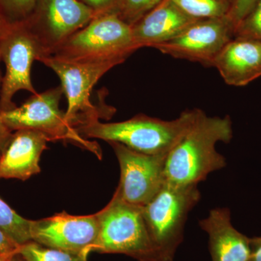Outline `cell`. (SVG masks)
<instances>
[{
  "label": "cell",
  "mask_w": 261,
  "mask_h": 261,
  "mask_svg": "<svg viewBox=\"0 0 261 261\" xmlns=\"http://www.w3.org/2000/svg\"><path fill=\"white\" fill-rule=\"evenodd\" d=\"M232 137L229 116H207L201 111L190 129L168 152L165 180L181 186L197 185L205 181L210 173L226 165L224 156L216 150V144L228 143Z\"/></svg>",
  "instance_id": "6da1fadb"
},
{
  "label": "cell",
  "mask_w": 261,
  "mask_h": 261,
  "mask_svg": "<svg viewBox=\"0 0 261 261\" xmlns=\"http://www.w3.org/2000/svg\"><path fill=\"white\" fill-rule=\"evenodd\" d=\"M201 111L186 110L172 121L142 114L116 123L96 121L76 130L84 138L118 142L141 153L168 154L190 129Z\"/></svg>",
  "instance_id": "7a4b0ae2"
},
{
  "label": "cell",
  "mask_w": 261,
  "mask_h": 261,
  "mask_svg": "<svg viewBox=\"0 0 261 261\" xmlns=\"http://www.w3.org/2000/svg\"><path fill=\"white\" fill-rule=\"evenodd\" d=\"M97 216L99 233L92 252L122 254L139 261H164L149 233L142 207L130 205L115 192Z\"/></svg>",
  "instance_id": "3957f363"
},
{
  "label": "cell",
  "mask_w": 261,
  "mask_h": 261,
  "mask_svg": "<svg viewBox=\"0 0 261 261\" xmlns=\"http://www.w3.org/2000/svg\"><path fill=\"white\" fill-rule=\"evenodd\" d=\"M38 61L51 68L61 81L68 101L65 118L70 126L78 128L99 118L110 119L116 112L115 108L108 106H94L90 100L91 92L103 75L122 62L75 61L56 56L43 57Z\"/></svg>",
  "instance_id": "277c9868"
},
{
  "label": "cell",
  "mask_w": 261,
  "mask_h": 261,
  "mask_svg": "<svg viewBox=\"0 0 261 261\" xmlns=\"http://www.w3.org/2000/svg\"><path fill=\"white\" fill-rule=\"evenodd\" d=\"M132 28L116 13L96 15L51 56L75 61H118L137 51Z\"/></svg>",
  "instance_id": "5b68a950"
},
{
  "label": "cell",
  "mask_w": 261,
  "mask_h": 261,
  "mask_svg": "<svg viewBox=\"0 0 261 261\" xmlns=\"http://www.w3.org/2000/svg\"><path fill=\"white\" fill-rule=\"evenodd\" d=\"M197 185H173L165 182L147 205L144 218L154 244L164 261H173L184 238L189 213L200 200Z\"/></svg>",
  "instance_id": "8992f818"
},
{
  "label": "cell",
  "mask_w": 261,
  "mask_h": 261,
  "mask_svg": "<svg viewBox=\"0 0 261 261\" xmlns=\"http://www.w3.org/2000/svg\"><path fill=\"white\" fill-rule=\"evenodd\" d=\"M63 94L61 85L33 94L20 107L3 111V123L11 132L33 130L46 136L49 142L69 141L102 159V150L97 142L84 138L65 121V112L60 108Z\"/></svg>",
  "instance_id": "52a82bcc"
},
{
  "label": "cell",
  "mask_w": 261,
  "mask_h": 261,
  "mask_svg": "<svg viewBox=\"0 0 261 261\" xmlns=\"http://www.w3.org/2000/svg\"><path fill=\"white\" fill-rule=\"evenodd\" d=\"M49 56L24 20L9 24L0 42V57L6 66L0 92V108L3 111L16 107L13 96L18 91L37 93L31 79L33 63Z\"/></svg>",
  "instance_id": "ba28073f"
},
{
  "label": "cell",
  "mask_w": 261,
  "mask_h": 261,
  "mask_svg": "<svg viewBox=\"0 0 261 261\" xmlns=\"http://www.w3.org/2000/svg\"><path fill=\"white\" fill-rule=\"evenodd\" d=\"M96 15L80 0H36L32 13L24 21L51 56Z\"/></svg>",
  "instance_id": "9c48e42d"
},
{
  "label": "cell",
  "mask_w": 261,
  "mask_h": 261,
  "mask_svg": "<svg viewBox=\"0 0 261 261\" xmlns=\"http://www.w3.org/2000/svg\"><path fill=\"white\" fill-rule=\"evenodd\" d=\"M119 163L121 178L116 193L130 205L144 207L164 185L168 154L141 153L118 142H108Z\"/></svg>",
  "instance_id": "30bf717a"
},
{
  "label": "cell",
  "mask_w": 261,
  "mask_h": 261,
  "mask_svg": "<svg viewBox=\"0 0 261 261\" xmlns=\"http://www.w3.org/2000/svg\"><path fill=\"white\" fill-rule=\"evenodd\" d=\"M233 29L227 18L200 19L177 37L154 48L178 59L213 67L216 57L230 40Z\"/></svg>",
  "instance_id": "8fae6325"
},
{
  "label": "cell",
  "mask_w": 261,
  "mask_h": 261,
  "mask_svg": "<svg viewBox=\"0 0 261 261\" xmlns=\"http://www.w3.org/2000/svg\"><path fill=\"white\" fill-rule=\"evenodd\" d=\"M99 233L97 214L72 216L62 212L31 221L32 241L72 253L92 252Z\"/></svg>",
  "instance_id": "7c38bea8"
},
{
  "label": "cell",
  "mask_w": 261,
  "mask_h": 261,
  "mask_svg": "<svg viewBox=\"0 0 261 261\" xmlns=\"http://www.w3.org/2000/svg\"><path fill=\"white\" fill-rule=\"evenodd\" d=\"M197 20L172 0H163L130 27L135 47L154 48L177 37Z\"/></svg>",
  "instance_id": "4fadbf2b"
},
{
  "label": "cell",
  "mask_w": 261,
  "mask_h": 261,
  "mask_svg": "<svg viewBox=\"0 0 261 261\" xmlns=\"http://www.w3.org/2000/svg\"><path fill=\"white\" fill-rule=\"evenodd\" d=\"M49 139L33 130L13 132L6 148L0 154V179L25 181L41 172L39 161Z\"/></svg>",
  "instance_id": "5bb4252c"
},
{
  "label": "cell",
  "mask_w": 261,
  "mask_h": 261,
  "mask_svg": "<svg viewBox=\"0 0 261 261\" xmlns=\"http://www.w3.org/2000/svg\"><path fill=\"white\" fill-rule=\"evenodd\" d=\"M213 67L228 85H247L261 76V42L233 38L220 51Z\"/></svg>",
  "instance_id": "9a60e30c"
},
{
  "label": "cell",
  "mask_w": 261,
  "mask_h": 261,
  "mask_svg": "<svg viewBox=\"0 0 261 261\" xmlns=\"http://www.w3.org/2000/svg\"><path fill=\"white\" fill-rule=\"evenodd\" d=\"M199 224L208 236L212 261H250V238L233 227L228 208L213 209Z\"/></svg>",
  "instance_id": "2e32d148"
},
{
  "label": "cell",
  "mask_w": 261,
  "mask_h": 261,
  "mask_svg": "<svg viewBox=\"0 0 261 261\" xmlns=\"http://www.w3.org/2000/svg\"><path fill=\"white\" fill-rule=\"evenodd\" d=\"M31 221L15 212L0 197V230L18 246L32 241Z\"/></svg>",
  "instance_id": "e0dca14e"
},
{
  "label": "cell",
  "mask_w": 261,
  "mask_h": 261,
  "mask_svg": "<svg viewBox=\"0 0 261 261\" xmlns=\"http://www.w3.org/2000/svg\"><path fill=\"white\" fill-rule=\"evenodd\" d=\"M17 255L21 261H87L89 253H72L30 241L19 246Z\"/></svg>",
  "instance_id": "ac0fdd59"
},
{
  "label": "cell",
  "mask_w": 261,
  "mask_h": 261,
  "mask_svg": "<svg viewBox=\"0 0 261 261\" xmlns=\"http://www.w3.org/2000/svg\"><path fill=\"white\" fill-rule=\"evenodd\" d=\"M185 13L196 19L227 17L234 0H172Z\"/></svg>",
  "instance_id": "d6986e66"
},
{
  "label": "cell",
  "mask_w": 261,
  "mask_h": 261,
  "mask_svg": "<svg viewBox=\"0 0 261 261\" xmlns=\"http://www.w3.org/2000/svg\"><path fill=\"white\" fill-rule=\"evenodd\" d=\"M163 0H118L116 14L132 27Z\"/></svg>",
  "instance_id": "ffe728a7"
},
{
  "label": "cell",
  "mask_w": 261,
  "mask_h": 261,
  "mask_svg": "<svg viewBox=\"0 0 261 261\" xmlns=\"http://www.w3.org/2000/svg\"><path fill=\"white\" fill-rule=\"evenodd\" d=\"M233 38L261 42V0H258L248 15L235 29Z\"/></svg>",
  "instance_id": "44dd1931"
},
{
  "label": "cell",
  "mask_w": 261,
  "mask_h": 261,
  "mask_svg": "<svg viewBox=\"0 0 261 261\" xmlns=\"http://www.w3.org/2000/svg\"><path fill=\"white\" fill-rule=\"evenodd\" d=\"M36 0H0V15L9 23L25 20L32 13Z\"/></svg>",
  "instance_id": "7402d4cb"
},
{
  "label": "cell",
  "mask_w": 261,
  "mask_h": 261,
  "mask_svg": "<svg viewBox=\"0 0 261 261\" xmlns=\"http://www.w3.org/2000/svg\"><path fill=\"white\" fill-rule=\"evenodd\" d=\"M258 0H234L232 8L227 15L228 22L235 32V29L251 11Z\"/></svg>",
  "instance_id": "603a6c76"
},
{
  "label": "cell",
  "mask_w": 261,
  "mask_h": 261,
  "mask_svg": "<svg viewBox=\"0 0 261 261\" xmlns=\"http://www.w3.org/2000/svg\"><path fill=\"white\" fill-rule=\"evenodd\" d=\"M84 4L94 10L96 14L116 13L118 0H80Z\"/></svg>",
  "instance_id": "cb8c5ba5"
},
{
  "label": "cell",
  "mask_w": 261,
  "mask_h": 261,
  "mask_svg": "<svg viewBox=\"0 0 261 261\" xmlns=\"http://www.w3.org/2000/svg\"><path fill=\"white\" fill-rule=\"evenodd\" d=\"M2 60L0 57V63H1ZM3 75H2L1 69H0V92H1L2 84H3ZM2 111L0 108V154L6 148L8 142H10V138H11L13 132L8 130V128L5 126L3 123V120H2Z\"/></svg>",
  "instance_id": "d4e9b609"
},
{
  "label": "cell",
  "mask_w": 261,
  "mask_h": 261,
  "mask_svg": "<svg viewBox=\"0 0 261 261\" xmlns=\"http://www.w3.org/2000/svg\"><path fill=\"white\" fill-rule=\"evenodd\" d=\"M18 245L0 230V255H17Z\"/></svg>",
  "instance_id": "484cf974"
},
{
  "label": "cell",
  "mask_w": 261,
  "mask_h": 261,
  "mask_svg": "<svg viewBox=\"0 0 261 261\" xmlns=\"http://www.w3.org/2000/svg\"><path fill=\"white\" fill-rule=\"evenodd\" d=\"M250 261H261V238H250Z\"/></svg>",
  "instance_id": "4316f807"
},
{
  "label": "cell",
  "mask_w": 261,
  "mask_h": 261,
  "mask_svg": "<svg viewBox=\"0 0 261 261\" xmlns=\"http://www.w3.org/2000/svg\"><path fill=\"white\" fill-rule=\"evenodd\" d=\"M9 22L7 21L4 17L0 15V42H1L3 37H4L5 32L9 27Z\"/></svg>",
  "instance_id": "83f0119b"
},
{
  "label": "cell",
  "mask_w": 261,
  "mask_h": 261,
  "mask_svg": "<svg viewBox=\"0 0 261 261\" xmlns=\"http://www.w3.org/2000/svg\"><path fill=\"white\" fill-rule=\"evenodd\" d=\"M16 255H0V261H6Z\"/></svg>",
  "instance_id": "f1b7e54d"
},
{
  "label": "cell",
  "mask_w": 261,
  "mask_h": 261,
  "mask_svg": "<svg viewBox=\"0 0 261 261\" xmlns=\"http://www.w3.org/2000/svg\"><path fill=\"white\" fill-rule=\"evenodd\" d=\"M6 261H20V259L18 257V255H15V256L10 257V258L8 259V260Z\"/></svg>",
  "instance_id": "f546056e"
}]
</instances>
